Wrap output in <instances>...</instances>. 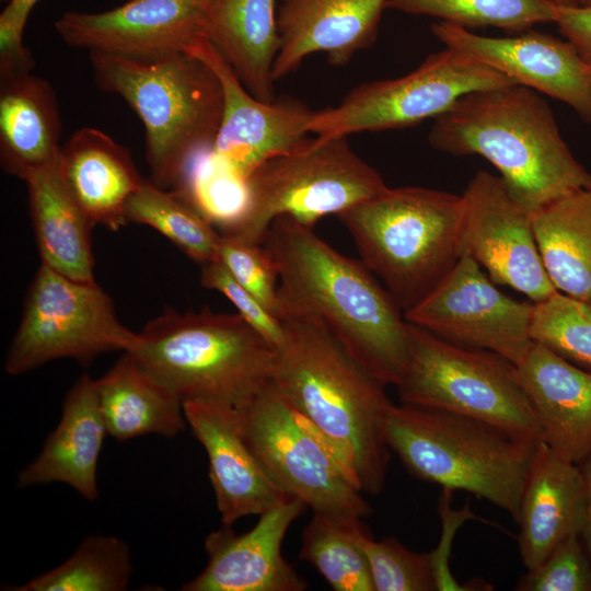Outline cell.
Here are the masks:
<instances>
[{
  "mask_svg": "<svg viewBox=\"0 0 591 591\" xmlns=\"http://www.w3.org/2000/svg\"><path fill=\"white\" fill-rule=\"evenodd\" d=\"M273 383L329 442L349 482L361 493L384 489L391 450L383 421L393 404L315 315L282 309Z\"/></svg>",
  "mask_w": 591,
  "mask_h": 591,
  "instance_id": "6da1fadb",
  "label": "cell"
},
{
  "mask_svg": "<svg viewBox=\"0 0 591 591\" xmlns=\"http://www.w3.org/2000/svg\"><path fill=\"white\" fill-rule=\"evenodd\" d=\"M263 244L277 265L281 311L317 316L374 378L397 386L409 360L408 322L373 273L289 217L271 223Z\"/></svg>",
  "mask_w": 591,
  "mask_h": 591,
  "instance_id": "7a4b0ae2",
  "label": "cell"
},
{
  "mask_svg": "<svg viewBox=\"0 0 591 591\" xmlns=\"http://www.w3.org/2000/svg\"><path fill=\"white\" fill-rule=\"evenodd\" d=\"M428 142L451 155L486 159L532 211L591 189V173L570 151L547 102L520 84L463 95L434 118Z\"/></svg>",
  "mask_w": 591,
  "mask_h": 591,
  "instance_id": "3957f363",
  "label": "cell"
},
{
  "mask_svg": "<svg viewBox=\"0 0 591 591\" xmlns=\"http://www.w3.org/2000/svg\"><path fill=\"white\" fill-rule=\"evenodd\" d=\"M96 85L138 115L151 182L172 189L187 161L211 147L222 115L219 78L188 51L150 59L89 53Z\"/></svg>",
  "mask_w": 591,
  "mask_h": 591,
  "instance_id": "277c9868",
  "label": "cell"
},
{
  "mask_svg": "<svg viewBox=\"0 0 591 591\" xmlns=\"http://www.w3.org/2000/svg\"><path fill=\"white\" fill-rule=\"evenodd\" d=\"M383 436L415 477L473 494L517 522L541 441L470 417L403 403L389 408Z\"/></svg>",
  "mask_w": 591,
  "mask_h": 591,
  "instance_id": "5b68a950",
  "label": "cell"
},
{
  "mask_svg": "<svg viewBox=\"0 0 591 591\" xmlns=\"http://www.w3.org/2000/svg\"><path fill=\"white\" fill-rule=\"evenodd\" d=\"M131 352L184 403L241 408L271 381L276 346L237 313H179L148 322Z\"/></svg>",
  "mask_w": 591,
  "mask_h": 591,
  "instance_id": "8992f818",
  "label": "cell"
},
{
  "mask_svg": "<svg viewBox=\"0 0 591 591\" xmlns=\"http://www.w3.org/2000/svg\"><path fill=\"white\" fill-rule=\"evenodd\" d=\"M361 262L403 313L421 302L461 258V195L419 187H386L337 216Z\"/></svg>",
  "mask_w": 591,
  "mask_h": 591,
  "instance_id": "52a82bcc",
  "label": "cell"
},
{
  "mask_svg": "<svg viewBox=\"0 0 591 591\" xmlns=\"http://www.w3.org/2000/svg\"><path fill=\"white\" fill-rule=\"evenodd\" d=\"M245 210L225 235L263 244L271 223L289 217L314 228L380 194L381 174L350 147L347 137L310 138L301 147L274 155L247 177Z\"/></svg>",
  "mask_w": 591,
  "mask_h": 591,
  "instance_id": "ba28073f",
  "label": "cell"
},
{
  "mask_svg": "<svg viewBox=\"0 0 591 591\" xmlns=\"http://www.w3.org/2000/svg\"><path fill=\"white\" fill-rule=\"evenodd\" d=\"M409 360L398 383L403 404L477 419L543 441L517 366L489 350L452 344L408 323Z\"/></svg>",
  "mask_w": 591,
  "mask_h": 591,
  "instance_id": "9c48e42d",
  "label": "cell"
},
{
  "mask_svg": "<svg viewBox=\"0 0 591 591\" xmlns=\"http://www.w3.org/2000/svg\"><path fill=\"white\" fill-rule=\"evenodd\" d=\"M240 430L270 478L313 513L355 524L372 513L346 476L322 432L273 381L246 406L235 408Z\"/></svg>",
  "mask_w": 591,
  "mask_h": 591,
  "instance_id": "30bf717a",
  "label": "cell"
},
{
  "mask_svg": "<svg viewBox=\"0 0 591 591\" xmlns=\"http://www.w3.org/2000/svg\"><path fill=\"white\" fill-rule=\"evenodd\" d=\"M139 333L118 320L111 297L95 282L40 265L9 346L4 371L23 374L56 359L91 362L101 354L132 351Z\"/></svg>",
  "mask_w": 591,
  "mask_h": 591,
  "instance_id": "8fae6325",
  "label": "cell"
},
{
  "mask_svg": "<svg viewBox=\"0 0 591 591\" xmlns=\"http://www.w3.org/2000/svg\"><path fill=\"white\" fill-rule=\"evenodd\" d=\"M513 83L493 68L444 47L404 76L362 83L336 106L315 111L309 131L328 138L406 128L437 118L465 94Z\"/></svg>",
  "mask_w": 591,
  "mask_h": 591,
  "instance_id": "7c38bea8",
  "label": "cell"
},
{
  "mask_svg": "<svg viewBox=\"0 0 591 591\" xmlns=\"http://www.w3.org/2000/svg\"><path fill=\"white\" fill-rule=\"evenodd\" d=\"M483 268L463 255L406 321L464 347L495 352L517 364L530 347L533 302L497 288Z\"/></svg>",
  "mask_w": 591,
  "mask_h": 591,
  "instance_id": "4fadbf2b",
  "label": "cell"
},
{
  "mask_svg": "<svg viewBox=\"0 0 591 591\" xmlns=\"http://www.w3.org/2000/svg\"><path fill=\"white\" fill-rule=\"evenodd\" d=\"M463 200L461 255L472 257L497 285L538 302L556 291L544 268L533 211L500 176L478 171Z\"/></svg>",
  "mask_w": 591,
  "mask_h": 591,
  "instance_id": "5bb4252c",
  "label": "cell"
},
{
  "mask_svg": "<svg viewBox=\"0 0 591 591\" xmlns=\"http://www.w3.org/2000/svg\"><path fill=\"white\" fill-rule=\"evenodd\" d=\"M187 51L219 78L222 115L211 148L235 173L246 178L267 159L292 151L310 139L309 124L315 111L304 102L290 96L258 100L207 38Z\"/></svg>",
  "mask_w": 591,
  "mask_h": 591,
  "instance_id": "9a60e30c",
  "label": "cell"
},
{
  "mask_svg": "<svg viewBox=\"0 0 591 591\" xmlns=\"http://www.w3.org/2000/svg\"><path fill=\"white\" fill-rule=\"evenodd\" d=\"M431 32L444 47L565 103L591 123V70L568 39L532 28L511 36H485L440 21L431 25Z\"/></svg>",
  "mask_w": 591,
  "mask_h": 591,
  "instance_id": "2e32d148",
  "label": "cell"
},
{
  "mask_svg": "<svg viewBox=\"0 0 591 591\" xmlns=\"http://www.w3.org/2000/svg\"><path fill=\"white\" fill-rule=\"evenodd\" d=\"M55 30L66 44L89 53L157 58L206 38L205 0H127L103 12L70 11Z\"/></svg>",
  "mask_w": 591,
  "mask_h": 591,
  "instance_id": "e0dca14e",
  "label": "cell"
},
{
  "mask_svg": "<svg viewBox=\"0 0 591 591\" xmlns=\"http://www.w3.org/2000/svg\"><path fill=\"white\" fill-rule=\"evenodd\" d=\"M308 506L292 497L259 515L248 532L232 526L208 534L205 569L183 591H303L308 582L282 557L281 545L292 522Z\"/></svg>",
  "mask_w": 591,
  "mask_h": 591,
  "instance_id": "ac0fdd59",
  "label": "cell"
},
{
  "mask_svg": "<svg viewBox=\"0 0 591 591\" xmlns=\"http://www.w3.org/2000/svg\"><path fill=\"white\" fill-rule=\"evenodd\" d=\"M184 414L209 461V478L223 525L260 515L289 498L266 473L240 430L235 408L186 402Z\"/></svg>",
  "mask_w": 591,
  "mask_h": 591,
  "instance_id": "d6986e66",
  "label": "cell"
},
{
  "mask_svg": "<svg viewBox=\"0 0 591 591\" xmlns=\"http://www.w3.org/2000/svg\"><path fill=\"white\" fill-rule=\"evenodd\" d=\"M389 0H281L277 12L279 50L276 82L296 71L311 54L324 53L333 66H345L376 38Z\"/></svg>",
  "mask_w": 591,
  "mask_h": 591,
  "instance_id": "ffe728a7",
  "label": "cell"
},
{
  "mask_svg": "<svg viewBox=\"0 0 591 591\" xmlns=\"http://www.w3.org/2000/svg\"><path fill=\"white\" fill-rule=\"evenodd\" d=\"M543 441L565 461L591 454V373L533 341L515 364Z\"/></svg>",
  "mask_w": 591,
  "mask_h": 591,
  "instance_id": "44dd1931",
  "label": "cell"
},
{
  "mask_svg": "<svg viewBox=\"0 0 591 591\" xmlns=\"http://www.w3.org/2000/svg\"><path fill=\"white\" fill-rule=\"evenodd\" d=\"M587 484L581 468L541 441L521 497L517 523L522 563L532 570L564 540L581 535Z\"/></svg>",
  "mask_w": 591,
  "mask_h": 591,
  "instance_id": "7402d4cb",
  "label": "cell"
},
{
  "mask_svg": "<svg viewBox=\"0 0 591 591\" xmlns=\"http://www.w3.org/2000/svg\"><path fill=\"white\" fill-rule=\"evenodd\" d=\"M106 434L96 380L84 373L68 391L59 424L42 451L19 473L18 487L62 483L85 500H96L97 463Z\"/></svg>",
  "mask_w": 591,
  "mask_h": 591,
  "instance_id": "603a6c76",
  "label": "cell"
},
{
  "mask_svg": "<svg viewBox=\"0 0 591 591\" xmlns=\"http://www.w3.org/2000/svg\"><path fill=\"white\" fill-rule=\"evenodd\" d=\"M57 165L94 225L118 231L128 224L127 204L146 181L128 149L97 128L83 127L61 146Z\"/></svg>",
  "mask_w": 591,
  "mask_h": 591,
  "instance_id": "cb8c5ba5",
  "label": "cell"
},
{
  "mask_svg": "<svg viewBox=\"0 0 591 591\" xmlns=\"http://www.w3.org/2000/svg\"><path fill=\"white\" fill-rule=\"evenodd\" d=\"M0 162L23 181L57 162L61 119L51 85L31 72L0 79Z\"/></svg>",
  "mask_w": 591,
  "mask_h": 591,
  "instance_id": "d4e9b609",
  "label": "cell"
},
{
  "mask_svg": "<svg viewBox=\"0 0 591 591\" xmlns=\"http://www.w3.org/2000/svg\"><path fill=\"white\" fill-rule=\"evenodd\" d=\"M206 38L258 100L273 101L279 50L276 0H205Z\"/></svg>",
  "mask_w": 591,
  "mask_h": 591,
  "instance_id": "484cf974",
  "label": "cell"
},
{
  "mask_svg": "<svg viewBox=\"0 0 591 591\" xmlns=\"http://www.w3.org/2000/svg\"><path fill=\"white\" fill-rule=\"evenodd\" d=\"M96 389L107 433L118 441L173 438L187 426L181 398L129 351L96 379Z\"/></svg>",
  "mask_w": 591,
  "mask_h": 591,
  "instance_id": "4316f807",
  "label": "cell"
},
{
  "mask_svg": "<svg viewBox=\"0 0 591 591\" xmlns=\"http://www.w3.org/2000/svg\"><path fill=\"white\" fill-rule=\"evenodd\" d=\"M25 182L42 264L73 280L95 281L91 245L95 225L70 193L57 162Z\"/></svg>",
  "mask_w": 591,
  "mask_h": 591,
  "instance_id": "83f0119b",
  "label": "cell"
},
{
  "mask_svg": "<svg viewBox=\"0 0 591 591\" xmlns=\"http://www.w3.org/2000/svg\"><path fill=\"white\" fill-rule=\"evenodd\" d=\"M533 228L556 291L591 303V189L564 195L533 211Z\"/></svg>",
  "mask_w": 591,
  "mask_h": 591,
  "instance_id": "f1b7e54d",
  "label": "cell"
},
{
  "mask_svg": "<svg viewBox=\"0 0 591 591\" xmlns=\"http://www.w3.org/2000/svg\"><path fill=\"white\" fill-rule=\"evenodd\" d=\"M126 218L128 223L153 228L196 263L205 265L218 259L220 233L174 190L146 179L130 197Z\"/></svg>",
  "mask_w": 591,
  "mask_h": 591,
  "instance_id": "f546056e",
  "label": "cell"
},
{
  "mask_svg": "<svg viewBox=\"0 0 591 591\" xmlns=\"http://www.w3.org/2000/svg\"><path fill=\"white\" fill-rule=\"evenodd\" d=\"M129 546L112 535L86 536L59 566L11 591H124L131 576Z\"/></svg>",
  "mask_w": 591,
  "mask_h": 591,
  "instance_id": "4dcf8cb0",
  "label": "cell"
},
{
  "mask_svg": "<svg viewBox=\"0 0 591 591\" xmlns=\"http://www.w3.org/2000/svg\"><path fill=\"white\" fill-rule=\"evenodd\" d=\"M362 521L345 524L313 513L302 533L299 557L335 591H375L368 558L357 538Z\"/></svg>",
  "mask_w": 591,
  "mask_h": 591,
  "instance_id": "1f68e13d",
  "label": "cell"
},
{
  "mask_svg": "<svg viewBox=\"0 0 591 591\" xmlns=\"http://www.w3.org/2000/svg\"><path fill=\"white\" fill-rule=\"evenodd\" d=\"M211 147L199 150L187 161L171 190L179 194L221 235H225L234 229L245 210L246 178L229 167Z\"/></svg>",
  "mask_w": 591,
  "mask_h": 591,
  "instance_id": "d6a6232c",
  "label": "cell"
},
{
  "mask_svg": "<svg viewBox=\"0 0 591 591\" xmlns=\"http://www.w3.org/2000/svg\"><path fill=\"white\" fill-rule=\"evenodd\" d=\"M387 9L468 30L493 26L515 34L554 23L557 5L551 0H389Z\"/></svg>",
  "mask_w": 591,
  "mask_h": 591,
  "instance_id": "836d02e7",
  "label": "cell"
},
{
  "mask_svg": "<svg viewBox=\"0 0 591 591\" xmlns=\"http://www.w3.org/2000/svg\"><path fill=\"white\" fill-rule=\"evenodd\" d=\"M531 339L591 373V303L555 291L533 302Z\"/></svg>",
  "mask_w": 591,
  "mask_h": 591,
  "instance_id": "e575fe53",
  "label": "cell"
},
{
  "mask_svg": "<svg viewBox=\"0 0 591 591\" xmlns=\"http://www.w3.org/2000/svg\"><path fill=\"white\" fill-rule=\"evenodd\" d=\"M357 538L368 558L375 591L438 590L432 553L413 552L392 536L375 541L363 523Z\"/></svg>",
  "mask_w": 591,
  "mask_h": 591,
  "instance_id": "d590c367",
  "label": "cell"
},
{
  "mask_svg": "<svg viewBox=\"0 0 591 591\" xmlns=\"http://www.w3.org/2000/svg\"><path fill=\"white\" fill-rule=\"evenodd\" d=\"M218 259L240 285L279 317V274L273 255L264 244L220 234Z\"/></svg>",
  "mask_w": 591,
  "mask_h": 591,
  "instance_id": "8d00e7d4",
  "label": "cell"
},
{
  "mask_svg": "<svg viewBox=\"0 0 591 591\" xmlns=\"http://www.w3.org/2000/svg\"><path fill=\"white\" fill-rule=\"evenodd\" d=\"M580 535L564 540L515 586L517 591H590L591 564L582 548Z\"/></svg>",
  "mask_w": 591,
  "mask_h": 591,
  "instance_id": "74e56055",
  "label": "cell"
},
{
  "mask_svg": "<svg viewBox=\"0 0 591 591\" xmlns=\"http://www.w3.org/2000/svg\"><path fill=\"white\" fill-rule=\"evenodd\" d=\"M202 266L201 285L223 294L234 305L237 314L277 347L283 336L281 320L240 285L219 259Z\"/></svg>",
  "mask_w": 591,
  "mask_h": 591,
  "instance_id": "f35d334b",
  "label": "cell"
},
{
  "mask_svg": "<svg viewBox=\"0 0 591 591\" xmlns=\"http://www.w3.org/2000/svg\"><path fill=\"white\" fill-rule=\"evenodd\" d=\"M38 0H9L0 14V55L19 57L28 49L23 33L28 16Z\"/></svg>",
  "mask_w": 591,
  "mask_h": 591,
  "instance_id": "ab89813d",
  "label": "cell"
},
{
  "mask_svg": "<svg viewBox=\"0 0 591 591\" xmlns=\"http://www.w3.org/2000/svg\"><path fill=\"white\" fill-rule=\"evenodd\" d=\"M554 23L591 70V7L557 5Z\"/></svg>",
  "mask_w": 591,
  "mask_h": 591,
  "instance_id": "60d3db41",
  "label": "cell"
},
{
  "mask_svg": "<svg viewBox=\"0 0 591 591\" xmlns=\"http://www.w3.org/2000/svg\"><path fill=\"white\" fill-rule=\"evenodd\" d=\"M582 472L587 484V510L581 535H583L591 558V454L582 462Z\"/></svg>",
  "mask_w": 591,
  "mask_h": 591,
  "instance_id": "b9f144b4",
  "label": "cell"
},
{
  "mask_svg": "<svg viewBox=\"0 0 591 591\" xmlns=\"http://www.w3.org/2000/svg\"><path fill=\"white\" fill-rule=\"evenodd\" d=\"M556 5H572L575 4L572 0H551Z\"/></svg>",
  "mask_w": 591,
  "mask_h": 591,
  "instance_id": "7bdbcfd3",
  "label": "cell"
},
{
  "mask_svg": "<svg viewBox=\"0 0 591 591\" xmlns=\"http://www.w3.org/2000/svg\"><path fill=\"white\" fill-rule=\"evenodd\" d=\"M576 5L591 7V0H572Z\"/></svg>",
  "mask_w": 591,
  "mask_h": 591,
  "instance_id": "ee69618b",
  "label": "cell"
},
{
  "mask_svg": "<svg viewBox=\"0 0 591 591\" xmlns=\"http://www.w3.org/2000/svg\"><path fill=\"white\" fill-rule=\"evenodd\" d=\"M2 1H3V0H2ZM4 1H7V2H8L9 0H4Z\"/></svg>",
  "mask_w": 591,
  "mask_h": 591,
  "instance_id": "f6af8a7d",
  "label": "cell"
}]
</instances>
